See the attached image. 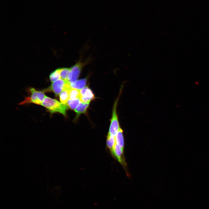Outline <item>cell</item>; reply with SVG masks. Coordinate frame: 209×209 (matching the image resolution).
I'll use <instances>...</instances> for the list:
<instances>
[{
    "instance_id": "cell-10",
    "label": "cell",
    "mask_w": 209,
    "mask_h": 209,
    "mask_svg": "<svg viewBox=\"0 0 209 209\" xmlns=\"http://www.w3.org/2000/svg\"><path fill=\"white\" fill-rule=\"evenodd\" d=\"M116 143L122 149H123L124 141L123 134V131L120 127L115 137Z\"/></svg>"
},
{
    "instance_id": "cell-15",
    "label": "cell",
    "mask_w": 209,
    "mask_h": 209,
    "mask_svg": "<svg viewBox=\"0 0 209 209\" xmlns=\"http://www.w3.org/2000/svg\"><path fill=\"white\" fill-rule=\"evenodd\" d=\"M69 99L79 98V91L71 88L69 90Z\"/></svg>"
},
{
    "instance_id": "cell-1",
    "label": "cell",
    "mask_w": 209,
    "mask_h": 209,
    "mask_svg": "<svg viewBox=\"0 0 209 209\" xmlns=\"http://www.w3.org/2000/svg\"><path fill=\"white\" fill-rule=\"evenodd\" d=\"M41 105L47 108L51 114L57 112L65 116H66V111L69 109L66 105L46 96Z\"/></svg>"
},
{
    "instance_id": "cell-3",
    "label": "cell",
    "mask_w": 209,
    "mask_h": 209,
    "mask_svg": "<svg viewBox=\"0 0 209 209\" xmlns=\"http://www.w3.org/2000/svg\"><path fill=\"white\" fill-rule=\"evenodd\" d=\"M27 91L30 94V96L26 97L24 100L20 102L19 105H22L28 103H33L39 105L41 104L45 96L44 92L37 91L33 88L28 89Z\"/></svg>"
},
{
    "instance_id": "cell-14",
    "label": "cell",
    "mask_w": 209,
    "mask_h": 209,
    "mask_svg": "<svg viewBox=\"0 0 209 209\" xmlns=\"http://www.w3.org/2000/svg\"><path fill=\"white\" fill-rule=\"evenodd\" d=\"M80 102L79 98L68 100L66 105L70 109L75 110Z\"/></svg>"
},
{
    "instance_id": "cell-13",
    "label": "cell",
    "mask_w": 209,
    "mask_h": 209,
    "mask_svg": "<svg viewBox=\"0 0 209 209\" xmlns=\"http://www.w3.org/2000/svg\"><path fill=\"white\" fill-rule=\"evenodd\" d=\"M71 68H60V79L64 80H68Z\"/></svg>"
},
{
    "instance_id": "cell-5",
    "label": "cell",
    "mask_w": 209,
    "mask_h": 209,
    "mask_svg": "<svg viewBox=\"0 0 209 209\" xmlns=\"http://www.w3.org/2000/svg\"><path fill=\"white\" fill-rule=\"evenodd\" d=\"M94 98L92 91L88 87H85L79 91V99L81 102H90Z\"/></svg>"
},
{
    "instance_id": "cell-2",
    "label": "cell",
    "mask_w": 209,
    "mask_h": 209,
    "mask_svg": "<svg viewBox=\"0 0 209 209\" xmlns=\"http://www.w3.org/2000/svg\"><path fill=\"white\" fill-rule=\"evenodd\" d=\"M70 84V82L68 80L60 79L53 82L49 87L43 91L44 92H52L57 96L63 91L69 90L71 88Z\"/></svg>"
},
{
    "instance_id": "cell-7",
    "label": "cell",
    "mask_w": 209,
    "mask_h": 209,
    "mask_svg": "<svg viewBox=\"0 0 209 209\" xmlns=\"http://www.w3.org/2000/svg\"><path fill=\"white\" fill-rule=\"evenodd\" d=\"M123 152V149L116 143L111 153L116 157L118 161L121 163H122L123 161L122 157Z\"/></svg>"
},
{
    "instance_id": "cell-4",
    "label": "cell",
    "mask_w": 209,
    "mask_h": 209,
    "mask_svg": "<svg viewBox=\"0 0 209 209\" xmlns=\"http://www.w3.org/2000/svg\"><path fill=\"white\" fill-rule=\"evenodd\" d=\"M118 98L114 102L112 111V118L108 134L115 137L120 127L116 113Z\"/></svg>"
},
{
    "instance_id": "cell-16",
    "label": "cell",
    "mask_w": 209,
    "mask_h": 209,
    "mask_svg": "<svg viewBox=\"0 0 209 209\" xmlns=\"http://www.w3.org/2000/svg\"><path fill=\"white\" fill-rule=\"evenodd\" d=\"M60 68L55 70L51 73L49 76V78L52 82H53L60 79Z\"/></svg>"
},
{
    "instance_id": "cell-9",
    "label": "cell",
    "mask_w": 209,
    "mask_h": 209,
    "mask_svg": "<svg viewBox=\"0 0 209 209\" xmlns=\"http://www.w3.org/2000/svg\"><path fill=\"white\" fill-rule=\"evenodd\" d=\"M86 79H83L70 83L71 87L77 89L79 91L85 87L86 84Z\"/></svg>"
},
{
    "instance_id": "cell-11",
    "label": "cell",
    "mask_w": 209,
    "mask_h": 209,
    "mask_svg": "<svg viewBox=\"0 0 209 209\" xmlns=\"http://www.w3.org/2000/svg\"><path fill=\"white\" fill-rule=\"evenodd\" d=\"M116 143L115 137L108 134L106 141L107 147L110 149L111 152H112Z\"/></svg>"
},
{
    "instance_id": "cell-8",
    "label": "cell",
    "mask_w": 209,
    "mask_h": 209,
    "mask_svg": "<svg viewBox=\"0 0 209 209\" xmlns=\"http://www.w3.org/2000/svg\"><path fill=\"white\" fill-rule=\"evenodd\" d=\"M89 103L81 102L79 103L75 109V111L76 113L75 119H76L81 114L86 112L89 106Z\"/></svg>"
},
{
    "instance_id": "cell-6",
    "label": "cell",
    "mask_w": 209,
    "mask_h": 209,
    "mask_svg": "<svg viewBox=\"0 0 209 209\" xmlns=\"http://www.w3.org/2000/svg\"><path fill=\"white\" fill-rule=\"evenodd\" d=\"M83 65V63L78 62L71 68V71L68 78V80L70 83L77 80Z\"/></svg>"
},
{
    "instance_id": "cell-12",
    "label": "cell",
    "mask_w": 209,
    "mask_h": 209,
    "mask_svg": "<svg viewBox=\"0 0 209 209\" xmlns=\"http://www.w3.org/2000/svg\"><path fill=\"white\" fill-rule=\"evenodd\" d=\"M61 102L64 104H66L69 99V90H65L62 91L59 95Z\"/></svg>"
}]
</instances>
